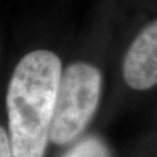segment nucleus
Returning <instances> with one entry per match:
<instances>
[{
    "mask_svg": "<svg viewBox=\"0 0 157 157\" xmlns=\"http://www.w3.org/2000/svg\"><path fill=\"white\" fill-rule=\"evenodd\" d=\"M62 72L60 59L48 50L30 51L17 63L6 98L14 157L45 156Z\"/></svg>",
    "mask_w": 157,
    "mask_h": 157,
    "instance_id": "obj_1",
    "label": "nucleus"
},
{
    "mask_svg": "<svg viewBox=\"0 0 157 157\" xmlns=\"http://www.w3.org/2000/svg\"><path fill=\"white\" fill-rule=\"evenodd\" d=\"M102 93V72L86 62H75L62 72L50 140L64 145L82 134L96 114Z\"/></svg>",
    "mask_w": 157,
    "mask_h": 157,
    "instance_id": "obj_2",
    "label": "nucleus"
},
{
    "mask_svg": "<svg viewBox=\"0 0 157 157\" xmlns=\"http://www.w3.org/2000/svg\"><path fill=\"white\" fill-rule=\"evenodd\" d=\"M126 84L134 90L157 86V18L152 20L132 39L122 64Z\"/></svg>",
    "mask_w": 157,
    "mask_h": 157,
    "instance_id": "obj_3",
    "label": "nucleus"
},
{
    "mask_svg": "<svg viewBox=\"0 0 157 157\" xmlns=\"http://www.w3.org/2000/svg\"><path fill=\"white\" fill-rule=\"evenodd\" d=\"M63 157H111V155L104 140L89 136L75 144Z\"/></svg>",
    "mask_w": 157,
    "mask_h": 157,
    "instance_id": "obj_4",
    "label": "nucleus"
},
{
    "mask_svg": "<svg viewBox=\"0 0 157 157\" xmlns=\"http://www.w3.org/2000/svg\"><path fill=\"white\" fill-rule=\"evenodd\" d=\"M0 157H14L9 135L2 126H0Z\"/></svg>",
    "mask_w": 157,
    "mask_h": 157,
    "instance_id": "obj_5",
    "label": "nucleus"
}]
</instances>
